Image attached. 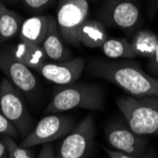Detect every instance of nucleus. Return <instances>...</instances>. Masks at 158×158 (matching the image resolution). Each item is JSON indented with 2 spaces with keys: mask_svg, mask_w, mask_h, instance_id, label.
Here are the masks:
<instances>
[{
  "mask_svg": "<svg viewBox=\"0 0 158 158\" xmlns=\"http://www.w3.org/2000/svg\"><path fill=\"white\" fill-rule=\"evenodd\" d=\"M1 138L7 147L9 158H33V155L28 148H24L21 145H18L14 140L15 138L9 135H2Z\"/></svg>",
  "mask_w": 158,
  "mask_h": 158,
  "instance_id": "19",
  "label": "nucleus"
},
{
  "mask_svg": "<svg viewBox=\"0 0 158 158\" xmlns=\"http://www.w3.org/2000/svg\"><path fill=\"white\" fill-rule=\"evenodd\" d=\"M102 53L108 59H133L135 57L130 41L123 37L108 38L100 47Z\"/></svg>",
  "mask_w": 158,
  "mask_h": 158,
  "instance_id": "18",
  "label": "nucleus"
},
{
  "mask_svg": "<svg viewBox=\"0 0 158 158\" xmlns=\"http://www.w3.org/2000/svg\"><path fill=\"white\" fill-rule=\"evenodd\" d=\"M0 158H9L8 150L2 138H0Z\"/></svg>",
  "mask_w": 158,
  "mask_h": 158,
  "instance_id": "25",
  "label": "nucleus"
},
{
  "mask_svg": "<svg viewBox=\"0 0 158 158\" xmlns=\"http://www.w3.org/2000/svg\"><path fill=\"white\" fill-rule=\"evenodd\" d=\"M76 125V120L67 114H49L43 118L31 133L23 138L20 145L24 148H32L48 144L67 135Z\"/></svg>",
  "mask_w": 158,
  "mask_h": 158,
  "instance_id": "6",
  "label": "nucleus"
},
{
  "mask_svg": "<svg viewBox=\"0 0 158 158\" xmlns=\"http://www.w3.org/2000/svg\"><path fill=\"white\" fill-rule=\"evenodd\" d=\"M87 1H89V0H87ZM90 1H93V0H90Z\"/></svg>",
  "mask_w": 158,
  "mask_h": 158,
  "instance_id": "28",
  "label": "nucleus"
},
{
  "mask_svg": "<svg viewBox=\"0 0 158 158\" xmlns=\"http://www.w3.org/2000/svg\"><path fill=\"white\" fill-rule=\"evenodd\" d=\"M148 69L149 72L151 73L152 76L157 78L158 77V44L155 48L154 54L150 59V62L148 64Z\"/></svg>",
  "mask_w": 158,
  "mask_h": 158,
  "instance_id": "23",
  "label": "nucleus"
},
{
  "mask_svg": "<svg viewBox=\"0 0 158 158\" xmlns=\"http://www.w3.org/2000/svg\"><path fill=\"white\" fill-rule=\"evenodd\" d=\"M151 13L152 15L158 11V0H151Z\"/></svg>",
  "mask_w": 158,
  "mask_h": 158,
  "instance_id": "26",
  "label": "nucleus"
},
{
  "mask_svg": "<svg viewBox=\"0 0 158 158\" xmlns=\"http://www.w3.org/2000/svg\"><path fill=\"white\" fill-rule=\"evenodd\" d=\"M104 151L106 152L109 158H154L152 152H148L144 155L136 156V155L127 154V153H124V152H121L114 151V150L109 149V148H104Z\"/></svg>",
  "mask_w": 158,
  "mask_h": 158,
  "instance_id": "22",
  "label": "nucleus"
},
{
  "mask_svg": "<svg viewBox=\"0 0 158 158\" xmlns=\"http://www.w3.org/2000/svg\"><path fill=\"white\" fill-rule=\"evenodd\" d=\"M85 61L78 57L63 62L45 63L37 72L46 80L61 86L75 83L81 76Z\"/></svg>",
  "mask_w": 158,
  "mask_h": 158,
  "instance_id": "11",
  "label": "nucleus"
},
{
  "mask_svg": "<svg viewBox=\"0 0 158 158\" xmlns=\"http://www.w3.org/2000/svg\"><path fill=\"white\" fill-rule=\"evenodd\" d=\"M102 15L106 23L124 31H132L141 21V10L135 0H107Z\"/></svg>",
  "mask_w": 158,
  "mask_h": 158,
  "instance_id": "10",
  "label": "nucleus"
},
{
  "mask_svg": "<svg viewBox=\"0 0 158 158\" xmlns=\"http://www.w3.org/2000/svg\"><path fill=\"white\" fill-rule=\"evenodd\" d=\"M130 42L135 57L151 59L158 44V35L149 30H141L135 33Z\"/></svg>",
  "mask_w": 158,
  "mask_h": 158,
  "instance_id": "17",
  "label": "nucleus"
},
{
  "mask_svg": "<svg viewBox=\"0 0 158 158\" xmlns=\"http://www.w3.org/2000/svg\"><path fill=\"white\" fill-rule=\"evenodd\" d=\"M0 135H9L13 138H17L19 136V133L16 128L4 116L1 110H0Z\"/></svg>",
  "mask_w": 158,
  "mask_h": 158,
  "instance_id": "21",
  "label": "nucleus"
},
{
  "mask_svg": "<svg viewBox=\"0 0 158 158\" xmlns=\"http://www.w3.org/2000/svg\"><path fill=\"white\" fill-rule=\"evenodd\" d=\"M0 71L26 96L32 97L38 92V81L33 70L17 60L9 48L0 50Z\"/></svg>",
  "mask_w": 158,
  "mask_h": 158,
  "instance_id": "8",
  "label": "nucleus"
},
{
  "mask_svg": "<svg viewBox=\"0 0 158 158\" xmlns=\"http://www.w3.org/2000/svg\"><path fill=\"white\" fill-rule=\"evenodd\" d=\"M0 110L14 125L19 135L26 137L32 130V118L23 93L7 78L0 81Z\"/></svg>",
  "mask_w": 158,
  "mask_h": 158,
  "instance_id": "4",
  "label": "nucleus"
},
{
  "mask_svg": "<svg viewBox=\"0 0 158 158\" xmlns=\"http://www.w3.org/2000/svg\"><path fill=\"white\" fill-rule=\"evenodd\" d=\"M105 137L114 151L136 156L147 153V138L135 133L127 124L121 122L109 124L105 129Z\"/></svg>",
  "mask_w": 158,
  "mask_h": 158,
  "instance_id": "9",
  "label": "nucleus"
},
{
  "mask_svg": "<svg viewBox=\"0 0 158 158\" xmlns=\"http://www.w3.org/2000/svg\"><path fill=\"white\" fill-rule=\"evenodd\" d=\"M1 1L4 2L5 4H15L19 0H1Z\"/></svg>",
  "mask_w": 158,
  "mask_h": 158,
  "instance_id": "27",
  "label": "nucleus"
},
{
  "mask_svg": "<svg viewBox=\"0 0 158 158\" xmlns=\"http://www.w3.org/2000/svg\"><path fill=\"white\" fill-rule=\"evenodd\" d=\"M42 47L48 56V59L52 62H63L72 59V53L65 47V43L59 32L54 17L51 18L49 30Z\"/></svg>",
  "mask_w": 158,
  "mask_h": 158,
  "instance_id": "14",
  "label": "nucleus"
},
{
  "mask_svg": "<svg viewBox=\"0 0 158 158\" xmlns=\"http://www.w3.org/2000/svg\"><path fill=\"white\" fill-rule=\"evenodd\" d=\"M96 126L88 114L64 136L57 150V158H86L94 146Z\"/></svg>",
  "mask_w": 158,
  "mask_h": 158,
  "instance_id": "7",
  "label": "nucleus"
},
{
  "mask_svg": "<svg viewBox=\"0 0 158 158\" xmlns=\"http://www.w3.org/2000/svg\"><path fill=\"white\" fill-rule=\"evenodd\" d=\"M51 18L48 14H35L25 19L19 32L20 41L42 46L49 30Z\"/></svg>",
  "mask_w": 158,
  "mask_h": 158,
  "instance_id": "12",
  "label": "nucleus"
},
{
  "mask_svg": "<svg viewBox=\"0 0 158 158\" xmlns=\"http://www.w3.org/2000/svg\"><path fill=\"white\" fill-rule=\"evenodd\" d=\"M117 105L135 133L143 136L158 135V98L124 96L117 98Z\"/></svg>",
  "mask_w": 158,
  "mask_h": 158,
  "instance_id": "3",
  "label": "nucleus"
},
{
  "mask_svg": "<svg viewBox=\"0 0 158 158\" xmlns=\"http://www.w3.org/2000/svg\"><path fill=\"white\" fill-rule=\"evenodd\" d=\"M89 1L87 0H59L56 23L65 44L80 45V31L87 20Z\"/></svg>",
  "mask_w": 158,
  "mask_h": 158,
  "instance_id": "5",
  "label": "nucleus"
},
{
  "mask_svg": "<svg viewBox=\"0 0 158 158\" xmlns=\"http://www.w3.org/2000/svg\"><path fill=\"white\" fill-rule=\"evenodd\" d=\"M108 39L104 25L98 20L87 19L80 31V43L89 48L102 47Z\"/></svg>",
  "mask_w": 158,
  "mask_h": 158,
  "instance_id": "16",
  "label": "nucleus"
},
{
  "mask_svg": "<svg viewBox=\"0 0 158 158\" xmlns=\"http://www.w3.org/2000/svg\"><path fill=\"white\" fill-rule=\"evenodd\" d=\"M19 1L28 12L39 14L52 7L57 0H19Z\"/></svg>",
  "mask_w": 158,
  "mask_h": 158,
  "instance_id": "20",
  "label": "nucleus"
},
{
  "mask_svg": "<svg viewBox=\"0 0 158 158\" xmlns=\"http://www.w3.org/2000/svg\"><path fill=\"white\" fill-rule=\"evenodd\" d=\"M8 48L17 60L36 72L43 64L47 63L48 56L40 45L20 41L15 46Z\"/></svg>",
  "mask_w": 158,
  "mask_h": 158,
  "instance_id": "13",
  "label": "nucleus"
},
{
  "mask_svg": "<svg viewBox=\"0 0 158 158\" xmlns=\"http://www.w3.org/2000/svg\"><path fill=\"white\" fill-rule=\"evenodd\" d=\"M104 105V93L94 83H72L58 88L45 112L59 114L72 109L100 110Z\"/></svg>",
  "mask_w": 158,
  "mask_h": 158,
  "instance_id": "2",
  "label": "nucleus"
},
{
  "mask_svg": "<svg viewBox=\"0 0 158 158\" xmlns=\"http://www.w3.org/2000/svg\"><path fill=\"white\" fill-rule=\"evenodd\" d=\"M24 20L19 13L0 0V44L19 35Z\"/></svg>",
  "mask_w": 158,
  "mask_h": 158,
  "instance_id": "15",
  "label": "nucleus"
},
{
  "mask_svg": "<svg viewBox=\"0 0 158 158\" xmlns=\"http://www.w3.org/2000/svg\"><path fill=\"white\" fill-rule=\"evenodd\" d=\"M88 70L96 77L104 79L135 98H158V78L142 70L138 64L129 61L94 60Z\"/></svg>",
  "mask_w": 158,
  "mask_h": 158,
  "instance_id": "1",
  "label": "nucleus"
},
{
  "mask_svg": "<svg viewBox=\"0 0 158 158\" xmlns=\"http://www.w3.org/2000/svg\"><path fill=\"white\" fill-rule=\"evenodd\" d=\"M37 158H57L56 153L54 152V149L50 143L43 146Z\"/></svg>",
  "mask_w": 158,
  "mask_h": 158,
  "instance_id": "24",
  "label": "nucleus"
}]
</instances>
